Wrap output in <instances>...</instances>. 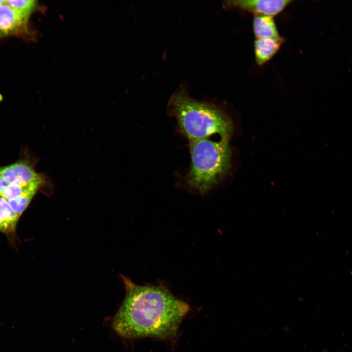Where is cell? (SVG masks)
<instances>
[{
	"instance_id": "8",
	"label": "cell",
	"mask_w": 352,
	"mask_h": 352,
	"mask_svg": "<svg viewBox=\"0 0 352 352\" xmlns=\"http://www.w3.org/2000/svg\"><path fill=\"white\" fill-rule=\"evenodd\" d=\"M253 30L256 38L280 37L273 17L255 15Z\"/></svg>"
},
{
	"instance_id": "10",
	"label": "cell",
	"mask_w": 352,
	"mask_h": 352,
	"mask_svg": "<svg viewBox=\"0 0 352 352\" xmlns=\"http://www.w3.org/2000/svg\"><path fill=\"white\" fill-rule=\"evenodd\" d=\"M40 187L30 188L18 198L8 201L14 212L20 216L28 207Z\"/></svg>"
},
{
	"instance_id": "13",
	"label": "cell",
	"mask_w": 352,
	"mask_h": 352,
	"mask_svg": "<svg viewBox=\"0 0 352 352\" xmlns=\"http://www.w3.org/2000/svg\"><path fill=\"white\" fill-rule=\"evenodd\" d=\"M8 184L0 176V196Z\"/></svg>"
},
{
	"instance_id": "15",
	"label": "cell",
	"mask_w": 352,
	"mask_h": 352,
	"mask_svg": "<svg viewBox=\"0 0 352 352\" xmlns=\"http://www.w3.org/2000/svg\"><path fill=\"white\" fill-rule=\"evenodd\" d=\"M0 231H1V227H0Z\"/></svg>"
},
{
	"instance_id": "9",
	"label": "cell",
	"mask_w": 352,
	"mask_h": 352,
	"mask_svg": "<svg viewBox=\"0 0 352 352\" xmlns=\"http://www.w3.org/2000/svg\"><path fill=\"white\" fill-rule=\"evenodd\" d=\"M12 210L8 201L0 196V225L1 232L10 233L15 231L19 218Z\"/></svg>"
},
{
	"instance_id": "2",
	"label": "cell",
	"mask_w": 352,
	"mask_h": 352,
	"mask_svg": "<svg viewBox=\"0 0 352 352\" xmlns=\"http://www.w3.org/2000/svg\"><path fill=\"white\" fill-rule=\"evenodd\" d=\"M168 110L189 142L208 138L215 134L229 140L232 135V124L224 111L213 103L195 99L184 87L172 95Z\"/></svg>"
},
{
	"instance_id": "11",
	"label": "cell",
	"mask_w": 352,
	"mask_h": 352,
	"mask_svg": "<svg viewBox=\"0 0 352 352\" xmlns=\"http://www.w3.org/2000/svg\"><path fill=\"white\" fill-rule=\"evenodd\" d=\"M44 183L45 182H38L28 184H8L1 196L8 201L18 198L31 188L41 187Z\"/></svg>"
},
{
	"instance_id": "12",
	"label": "cell",
	"mask_w": 352,
	"mask_h": 352,
	"mask_svg": "<svg viewBox=\"0 0 352 352\" xmlns=\"http://www.w3.org/2000/svg\"><path fill=\"white\" fill-rule=\"evenodd\" d=\"M6 3L22 16L29 19L35 9L36 1L34 0H8Z\"/></svg>"
},
{
	"instance_id": "14",
	"label": "cell",
	"mask_w": 352,
	"mask_h": 352,
	"mask_svg": "<svg viewBox=\"0 0 352 352\" xmlns=\"http://www.w3.org/2000/svg\"><path fill=\"white\" fill-rule=\"evenodd\" d=\"M5 0H0V5L6 2Z\"/></svg>"
},
{
	"instance_id": "6",
	"label": "cell",
	"mask_w": 352,
	"mask_h": 352,
	"mask_svg": "<svg viewBox=\"0 0 352 352\" xmlns=\"http://www.w3.org/2000/svg\"><path fill=\"white\" fill-rule=\"evenodd\" d=\"M28 18L6 2L0 5V39L20 34L27 27Z\"/></svg>"
},
{
	"instance_id": "1",
	"label": "cell",
	"mask_w": 352,
	"mask_h": 352,
	"mask_svg": "<svg viewBox=\"0 0 352 352\" xmlns=\"http://www.w3.org/2000/svg\"><path fill=\"white\" fill-rule=\"evenodd\" d=\"M125 296L112 320V327L127 339L174 337L189 305L163 285L142 286L122 276Z\"/></svg>"
},
{
	"instance_id": "4",
	"label": "cell",
	"mask_w": 352,
	"mask_h": 352,
	"mask_svg": "<svg viewBox=\"0 0 352 352\" xmlns=\"http://www.w3.org/2000/svg\"><path fill=\"white\" fill-rule=\"evenodd\" d=\"M292 2L291 0H233L226 1L224 5L226 7L247 11L255 15L273 17Z\"/></svg>"
},
{
	"instance_id": "5",
	"label": "cell",
	"mask_w": 352,
	"mask_h": 352,
	"mask_svg": "<svg viewBox=\"0 0 352 352\" xmlns=\"http://www.w3.org/2000/svg\"><path fill=\"white\" fill-rule=\"evenodd\" d=\"M0 176L8 184H28L45 182L43 176L24 161H18L0 169Z\"/></svg>"
},
{
	"instance_id": "7",
	"label": "cell",
	"mask_w": 352,
	"mask_h": 352,
	"mask_svg": "<svg viewBox=\"0 0 352 352\" xmlns=\"http://www.w3.org/2000/svg\"><path fill=\"white\" fill-rule=\"evenodd\" d=\"M283 42L281 37L256 38L254 48L256 63L261 66L267 63L278 51Z\"/></svg>"
},
{
	"instance_id": "3",
	"label": "cell",
	"mask_w": 352,
	"mask_h": 352,
	"mask_svg": "<svg viewBox=\"0 0 352 352\" xmlns=\"http://www.w3.org/2000/svg\"><path fill=\"white\" fill-rule=\"evenodd\" d=\"M191 165L186 182L192 190L204 194L220 183L231 166L228 139L208 138L190 142Z\"/></svg>"
}]
</instances>
